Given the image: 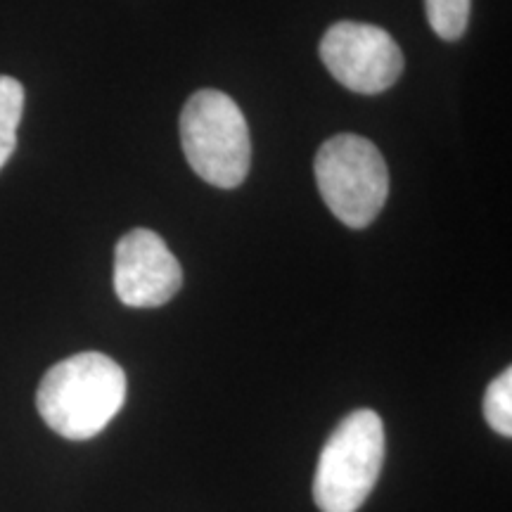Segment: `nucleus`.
<instances>
[{
    "mask_svg": "<svg viewBox=\"0 0 512 512\" xmlns=\"http://www.w3.org/2000/svg\"><path fill=\"white\" fill-rule=\"evenodd\" d=\"M124 403V368L98 351H83L55 363L36 392V408L43 422L72 441L98 437Z\"/></svg>",
    "mask_w": 512,
    "mask_h": 512,
    "instance_id": "1",
    "label": "nucleus"
},
{
    "mask_svg": "<svg viewBox=\"0 0 512 512\" xmlns=\"http://www.w3.org/2000/svg\"><path fill=\"white\" fill-rule=\"evenodd\" d=\"M181 145L190 169L214 188H238L252 164V140L242 110L221 91L192 93L181 112Z\"/></svg>",
    "mask_w": 512,
    "mask_h": 512,
    "instance_id": "2",
    "label": "nucleus"
},
{
    "mask_svg": "<svg viewBox=\"0 0 512 512\" xmlns=\"http://www.w3.org/2000/svg\"><path fill=\"white\" fill-rule=\"evenodd\" d=\"M384 465V425L375 411L347 415L318 458L313 501L320 512H356L375 489Z\"/></svg>",
    "mask_w": 512,
    "mask_h": 512,
    "instance_id": "3",
    "label": "nucleus"
},
{
    "mask_svg": "<svg viewBox=\"0 0 512 512\" xmlns=\"http://www.w3.org/2000/svg\"><path fill=\"white\" fill-rule=\"evenodd\" d=\"M320 197L344 226L366 228L387 202L389 169L368 138L339 133L320 145L316 162Z\"/></svg>",
    "mask_w": 512,
    "mask_h": 512,
    "instance_id": "4",
    "label": "nucleus"
},
{
    "mask_svg": "<svg viewBox=\"0 0 512 512\" xmlns=\"http://www.w3.org/2000/svg\"><path fill=\"white\" fill-rule=\"evenodd\" d=\"M320 60L349 91L377 95L403 74L399 43L375 24L337 22L320 38Z\"/></svg>",
    "mask_w": 512,
    "mask_h": 512,
    "instance_id": "5",
    "label": "nucleus"
},
{
    "mask_svg": "<svg viewBox=\"0 0 512 512\" xmlns=\"http://www.w3.org/2000/svg\"><path fill=\"white\" fill-rule=\"evenodd\" d=\"M183 285L181 264L155 230L136 228L114 252V292L131 309H157Z\"/></svg>",
    "mask_w": 512,
    "mask_h": 512,
    "instance_id": "6",
    "label": "nucleus"
},
{
    "mask_svg": "<svg viewBox=\"0 0 512 512\" xmlns=\"http://www.w3.org/2000/svg\"><path fill=\"white\" fill-rule=\"evenodd\" d=\"M24 112V86L12 76H0V169L17 147V128Z\"/></svg>",
    "mask_w": 512,
    "mask_h": 512,
    "instance_id": "7",
    "label": "nucleus"
},
{
    "mask_svg": "<svg viewBox=\"0 0 512 512\" xmlns=\"http://www.w3.org/2000/svg\"><path fill=\"white\" fill-rule=\"evenodd\" d=\"M472 0H425V15L434 34L444 41H458L470 24Z\"/></svg>",
    "mask_w": 512,
    "mask_h": 512,
    "instance_id": "8",
    "label": "nucleus"
},
{
    "mask_svg": "<svg viewBox=\"0 0 512 512\" xmlns=\"http://www.w3.org/2000/svg\"><path fill=\"white\" fill-rule=\"evenodd\" d=\"M484 418L503 437L512 434V370L505 368L484 394Z\"/></svg>",
    "mask_w": 512,
    "mask_h": 512,
    "instance_id": "9",
    "label": "nucleus"
}]
</instances>
